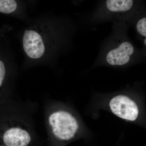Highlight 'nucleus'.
Masks as SVG:
<instances>
[{"label":"nucleus","mask_w":146,"mask_h":146,"mask_svg":"<svg viewBox=\"0 0 146 146\" xmlns=\"http://www.w3.org/2000/svg\"><path fill=\"white\" fill-rule=\"evenodd\" d=\"M134 52L133 45L128 41H124L108 52L106 60L108 64L112 66L124 65L129 63L131 56Z\"/></svg>","instance_id":"4"},{"label":"nucleus","mask_w":146,"mask_h":146,"mask_svg":"<svg viewBox=\"0 0 146 146\" xmlns=\"http://www.w3.org/2000/svg\"><path fill=\"white\" fill-rule=\"evenodd\" d=\"M133 1L131 0H108L106 6L109 11L120 13L128 11L132 8Z\"/></svg>","instance_id":"7"},{"label":"nucleus","mask_w":146,"mask_h":146,"mask_svg":"<svg viewBox=\"0 0 146 146\" xmlns=\"http://www.w3.org/2000/svg\"><path fill=\"white\" fill-rule=\"evenodd\" d=\"M144 44H145V45H146V38L145 39V40H144Z\"/></svg>","instance_id":"10"},{"label":"nucleus","mask_w":146,"mask_h":146,"mask_svg":"<svg viewBox=\"0 0 146 146\" xmlns=\"http://www.w3.org/2000/svg\"><path fill=\"white\" fill-rule=\"evenodd\" d=\"M52 132L56 138L63 141L72 139L77 133L79 125L75 117L65 110H56L48 119Z\"/></svg>","instance_id":"2"},{"label":"nucleus","mask_w":146,"mask_h":146,"mask_svg":"<svg viewBox=\"0 0 146 146\" xmlns=\"http://www.w3.org/2000/svg\"><path fill=\"white\" fill-rule=\"evenodd\" d=\"M24 8L23 5L20 1L0 0V13L23 17Z\"/></svg>","instance_id":"6"},{"label":"nucleus","mask_w":146,"mask_h":146,"mask_svg":"<svg viewBox=\"0 0 146 146\" xmlns=\"http://www.w3.org/2000/svg\"><path fill=\"white\" fill-rule=\"evenodd\" d=\"M55 32L47 17L38 19L24 30L21 42L27 59L33 63L46 62L54 49Z\"/></svg>","instance_id":"1"},{"label":"nucleus","mask_w":146,"mask_h":146,"mask_svg":"<svg viewBox=\"0 0 146 146\" xmlns=\"http://www.w3.org/2000/svg\"><path fill=\"white\" fill-rule=\"evenodd\" d=\"M3 139L6 146H27L31 141L28 131L18 127L7 129L3 135Z\"/></svg>","instance_id":"5"},{"label":"nucleus","mask_w":146,"mask_h":146,"mask_svg":"<svg viewBox=\"0 0 146 146\" xmlns=\"http://www.w3.org/2000/svg\"><path fill=\"white\" fill-rule=\"evenodd\" d=\"M136 30L142 36L146 37V18H141L137 22L136 26Z\"/></svg>","instance_id":"9"},{"label":"nucleus","mask_w":146,"mask_h":146,"mask_svg":"<svg viewBox=\"0 0 146 146\" xmlns=\"http://www.w3.org/2000/svg\"><path fill=\"white\" fill-rule=\"evenodd\" d=\"M109 106L114 115L123 119L133 121L139 115V108L136 102L125 95L113 97L110 101Z\"/></svg>","instance_id":"3"},{"label":"nucleus","mask_w":146,"mask_h":146,"mask_svg":"<svg viewBox=\"0 0 146 146\" xmlns=\"http://www.w3.org/2000/svg\"><path fill=\"white\" fill-rule=\"evenodd\" d=\"M4 60L0 58V88L4 84L7 74V65Z\"/></svg>","instance_id":"8"}]
</instances>
